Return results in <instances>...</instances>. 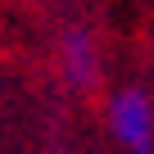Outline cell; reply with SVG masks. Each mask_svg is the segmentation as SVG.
<instances>
[{
	"mask_svg": "<svg viewBox=\"0 0 154 154\" xmlns=\"http://www.w3.org/2000/svg\"><path fill=\"white\" fill-rule=\"evenodd\" d=\"M109 122H113V136L118 140H127L131 149H149L154 118H149V95L145 91H122L113 100V109H109Z\"/></svg>",
	"mask_w": 154,
	"mask_h": 154,
	"instance_id": "obj_1",
	"label": "cell"
},
{
	"mask_svg": "<svg viewBox=\"0 0 154 154\" xmlns=\"http://www.w3.org/2000/svg\"><path fill=\"white\" fill-rule=\"evenodd\" d=\"M63 72L72 86H91L95 82V45L86 32H68L63 41Z\"/></svg>",
	"mask_w": 154,
	"mask_h": 154,
	"instance_id": "obj_2",
	"label": "cell"
},
{
	"mask_svg": "<svg viewBox=\"0 0 154 154\" xmlns=\"http://www.w3.org/2000/svg\"><path fill=\"white\" fill-rule=\"evenodd\" d=\"M140 154H149V149H140Z\"/></svg>",
	"mask_w": 154,
	"mask_h": 154,
	"instance_id": "obj_3",
	"label": "cell"
}]
</instances>
